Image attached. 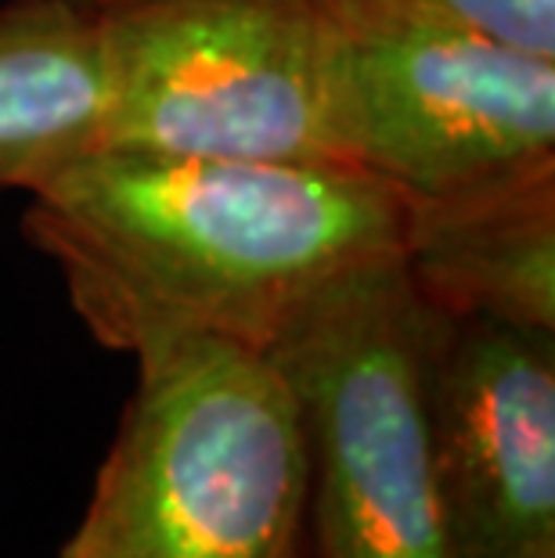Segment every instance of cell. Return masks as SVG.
I'll list each match as a JSON object with an SVG mask.
<instances>
[{
  "label": "cell",
  "instance_id": "cell-5",
  "mask_svg": "<svg viewBox=\"0 0 555 558\" xmlns=\"http://www.w3.org/2000/svg\"><path fill=\"white\" fill-rule=\"evenodd\" d=\"M353 170L408 198L555 159V62L466 33L328 8Z\"/></svg>",
  "mask_w": 555,
  "mask_h": 558
},
{
  "label": "cell",
  "instance_id": "cell-2",
  "mask_svg": "<svg viewBox=\"0 0 555 558\" xmlns=\"http://www.w3.org/2000/svg\"><path fill=\"white\" fill-rule=\"evenodd\" d=\"M137 386L58 558H311L292 386L264 350L177 339Z\"/></svg>",
  "mask_w": 555,
  "mask_h": 558
},
{
  "label": "cell",
  "instance_id": "cell-8",
  "mask_svg": "<svg viewBox=\"0 0 555 558\" xmlns=\"http://www.w3.org/2000/svg\"><path fill=\"white\" fill-rule=\"evenodd\" d=\"M109 76L98 15L62 0L0 8V187L33 192L101 148Z\"/></svg>",
  "mask_w": 555,
  "mask_h": 558
},
{
  "label": "cell",
  "instance_id": "cell-1",
  "mask_svg": "<svg viewBox=\"0 0 555 558\" xmlns=\"http://www.w3.org/2000/svg\"><path fill=\"white\" fill-rule=\"evenodd\" d=\"M26 239L105 350H264L333 284L405 253L408 195L350 166L94 148L29 192Z\"/></svg>",
  "mask_w": 555,
  "mask_h": 558
},
{
  "label": "cell",
  "instance_id": "cell-6",
  "mask_svg": "<svg viewBox=\"0 0 555 558\" xmlns=\"http://www.w3.org/2000/svg\"><path fill=\"white\" fill-rule=\"evenodd\" d=\"M422 393L455 558H555V331L422 303Z\"/></svg>",
  "mask_w": 555,
  "mask_h": 558
},
{
  "label": "cell",
  "instance_id": "cell-4",
  "mask_svg": "<svg viewBox=\"0 0 555 558\" xmlns=\"http://www.w3.org/2000/svg\"><path fill=\"white\" fill-rule=\"evenodd\" d=\"M267 357L300 408L311 558H455L430 454L422 300L400 259L322 292Z\"/></svg>",
  "mask_w": 555,
  "mask_h": 558
},
{
  "label": "cell",
  "instance_id": "cell-10",
  "mask_svg": "<svg viewBox=\"0 0 555 558\" xmlns=\"http://www.w3.org/2000/svg\"><path fill=\"white\" fill-rule=\"evenodd\" d=\"M62 4H73L80 11H91V15H98V11L116 8V4H126V0H62Z\"/></svg>",
  "mask_w": 555,
  "mask_h": 558
},
{
  "label": "cell",
  "instance_id": "cell-7",
  "mask_svg": "<svg viewBox=\"0 0 555 558\" xmlns=\"http://www.w3.org/2000/svg\"><path fill=\"white\" fill-rule=\"evenodd\" d=\"M400 267L433 311L555 331V159L408 198Z\"/></svg>",
  "mask_w": 555,
  "mask_h": 558
},
{
  "label": "cell",
  "instance_id": "cell-3",
  "mask_svg": "<svg viewBox=\"0 0 555 558\" xmlns=\"http://www.w3.org/2000/svg\"><path fill=\"white\" fill-rule=\"evenodd\" d=\"M98 26L101 148L350 166L342 37L317 0H126Z\"/></svg>",
  "mask_w": 555,
  "mask_h": 558
},
{
  "label": "cell",
  "instance_id": "cell-9",
  "mask_svg": "<svg viewBox=\"0 0 555 558\" xmlns=\"http://www.w3.org/2000/svg\"><path fill=\"white\" fill-rule=\"evenodd\" d=\"M350 15L466 33L527 58L555 62V0H325Z\"/></svg>",
  "mask_w": 555,
  "mask_h": 558
}]
</instances>
